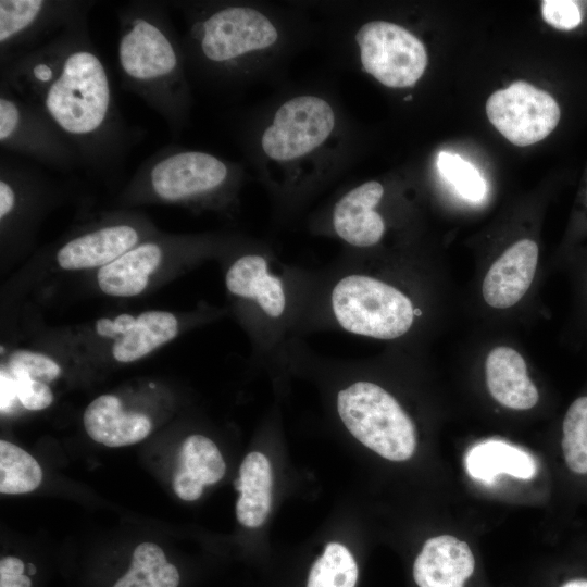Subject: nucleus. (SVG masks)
<instances>
[{"label":"nucleus","instance_id":"nucleus-1","mask_svg":"<svg viewBox=\"0 0 587 587\" xmlns=\"http://www.w3.org/2000/svg\"><path fill=\"white\" fill-rule=\"evenodd\" d=\"M0 80L50 120L73 143L83 168L111 179L142 138L116 104L93 45L88 14L43 47L1 67Z\"/></svg>","mask_w":587,"mask_h":587},{"label":"nucleus","instance_id":"nucleus-2","mask_svg":"<svg viewBox=\"0 0 587 587\" xmlns=\"http://www.w3.org/2000/svg\"><path fill=\"white\" fill-rule=\"evenodd\" d=\"M245 136L249 155L286 208L300 204L323 187L350 149L340 110L319 91L284 97L253 122Z\"/></svg>","mask_w":587,"mask_h":587},{"label":"nucleus","instance_id":"nucleus-3","mask_svg":"<svg viewBox=\"0 0 587 587\" xmlns=\"http://www.w3.org/2000/svg\"><path fill=\"white\" fill-rule=\"evenodd\" d=\"M184 16L187 70L214 83H241L285 53L291 41L283 18L242 1H167Z\"/></svg>","mask_w":587,"mask_h":587},{"label":"nucleus","instance_id":"nucleus-4","mask_svg":"<svg viewBox=\"0 0 587 587\" xmlns=\"http://www.w3.org/2000/svg\"><path fill=\"white\" fill-rule=\"evenodd\" d=\"M167 1L136 0L116 10L121 87L138 96L178 138L188 124L191 88L180 36Z\"/></svg>","mask_w":587,"mask_h":587},{"label":"nucleus","instance_id":"nucleus-5","mask_svg":"<svg viewBox=\"0 0 587 587\" xmlns=\"http://www.w3.org/2000/svg\"><path fill=\"white\" fill-rule=\"evenodd\" d=\"M225 285L251 311L260 355L289 360L290 348L299 339V268L280 264L266 246L253 248L233 260Z\"/></svg>","mask_w":587,"mask_h":587},{"label":"nucleus","instance_id":"nucleus-6","mask_svg":"<svg viewBox=\"0 0 587 587\" xmlns=\"http://www.w3.org/2000/svg\"><path fill=\"white\" fill-rule=\"evenodd\" d=\"M241 164L214 153L167 145L136 170L126 187L132 199L157 200L195 208L230 203L242 184Z\"/></svg>","mask_w":587,"mask_h":587},{"label":"nucleus","instance_id":"nucleus-7","mask_svg":"<svg viewBox=\"0 0 587 587\" xmlns=\"http://www.w3.org/2000/svg\"><path fill=\"white\" fill-rule=\"evenodd\" d=\"M336 410L350 434L390 461L410 459L415 426L397 399L375 382L353 380L336 396Z\"/></svg>","mask_w":587,"mask_h":587},{"label":"nucleus","instance_id":"nucleus-8","mask_svg":"<svg viewBox=\"0 0 587 587\" xmlns=\"http://www.w3.org/2000/svg\"><path fill=\"white\" fill-rule=\"evenodd\" d=\"M350 37L361 71L387 88L414 87L427 68L426 46L399 23L367 20L354 26Z\"/></svg>","mask_w":587,"mask_h":587},{"label":"nucleus","instance_id":"nucleus-9","mask_svg":"<svg viewBox=\"0 0 587 587\" xmlns=\"http://www.w3.org/2000/svg\"><path fill=\"white\" fill-rule=\"evenodd\" d=\"M0 146L55 171L83 168L73 143L41 112L0 80Z\"/></svg>","mask_w":587,"mask_h":587},{"label":"nucleus","instance_id":"nucleus-10","mask_svg":"<svg viewBox=\"0 0 587 587\" xmlns=\"http://www.w3.org/2000/svg\"><path fill=\"white\" fill-rule=\"evenodd\" d=\"M95 4L90 0H1L0 68L53 40Z\"/></svg>","mask_w":587,"mask_h":587},{"label":"nucleus","instance_id":"nucleus-11","mask_svg":"<svg viewBox=\"0 0 587 587\" xmlns=\"http://www.w3.org/2000/svg\"><path fill=\"white\" fill-rule=\"evenodd\" d=\"M486 113L495 128L520 147L545 139L561 116L560 107L551 95L524 80L495 91L486 102Z\"/></svg>","mask_w":587,"mask_h":587},{"label":"nucleus","instance_id":"nucleus-12","mask_svg":"<svg viewBox=\"0 0 587 587\" xmlns=\"http://www.w3.org/2000/svg\"><path fill=\"white\" fill-rule=\"evenodd\" d=\"M385 196L386 188L379 180L352 186L333 202L319 230L344 242L347 250L374 249L387 232L380 211Z\"/></svg>","mask_w":587,"mask_h":587},{"label":"nucleus","instance_id":"nucleus-13","mask_svg":"<svg viewBox=\"0 0 587 587\" xmlns=\"http://www.w3.org/2000/svg\"><path fill=\"white\" fill-rule=\"evenodd\" d=\"M141 233L137 223L128 220L100 223L65 241L58 249L55 260L68 271L102 267L136 247Z\"/></svg>","mask_w":587,"mask_h":587},{"label":"nucleus","instance_id":"nucleus-14","mask_svg":"<svg viewBox=\"0 0 587 587\" xmlns=\"http://www.w3.org/2000/svg\"><path fill=\"white\" fill-rule=\"evenodd\" d=\"M538 264V246L522 239L510 246L486 273L482 294L485 302L495 309L516 304L529 289Z\"/></svg>","mask_w":587,"mask_h":587},{"label":"nucleus","instance_id":"nucleus-15","mask_svg":"<svg viewBox=\"0 0 587 587\" xmlns=\"http://www.w3.org/2000/svg\"><path fill=\"white\" fill-rule=\"evenodd\" d=\"M476 570L470 546L454 536L429 538L413 563L417 587H466Z\"/></svg>","mask_w":587,"mask_h":587},{"label":"nucleus","instance_id":"nucleus-16","mask_svg":"<svg viewBox=\"0 0 587 587\" xmlns=\"http://www.w3.org/2000/svg\"><path fill=\"white\" fill-rule=\"evenodd\" d=\"M84 427L91 439L108 447H123L145 439L152 429L150 419L125 411L113 395L92 400L83 415Z\"/></svg>","mask_w":587,"mask_h":587},{"label":"nucleus","instance_id":"nucleus-17","mask_svg":"<svg viewBox=\"0 0 587 587\" xmlns=\"http://www.w3.org/2000/svg\"><path fill=\"white\" fill-rule=\"evenodd\" d=\"M486 383L500 404L513 410H528L538 402V391L527 375L523 357L513 348L499 346L486 358Z\"/></svg>","mask_w":587,"mask_h":587},{"label":"nucleus","instance_id":"nucleus-18","mask_svg":"<svg viewBox=\"0 0 587 587\" xmlns=\"http://www.w3.org/2000/svg\"><path fill=\"white\" fill-rule=\"evenodd\" d=\"M173 478L175 494L185 501L200 498L205 485L225 474V462L216 445L205 436L191 435L182 444Z\"/></svg>","mask_w":587,"mask_h":587},{"label":"nucleus","instance_id":"nucleus-19","mask_svg":"<svg viewBox=\"0 0 587 587\" xmlns=\"http://www.w3.org/2000/svg\"><path fill=\"white\" fill-rule=\"evenodd\" d=\"M163 259V248L157 241L138 243L98 271L100 289L113 297H134L148 286L150 275Z\"/></svg>","mask_w":587,"mask_h":587},{"label":"nucleus","instance_id":"nucleus-20","mask_svg":"<svg viewBox=\"0 0 587 587\" xmlns=\"http://www.w3.org/2000/svg\"><path fill=\"white\" fill-rule=\"evenodd\" d=\"M272 469L268 459L261 452H250L243 459L235 488L239 491L236 515L247 527L262 525L272 503Z\"/></svg>","mask_w":587,"mask_h":587},{"label":"nucleus","instance_id":"nucleus-21","mask_svg":"<svg viewBox=\"0 0 587 587\" xmlns=\"http://www.w3.org/2000/svg\"><path fill=\"white\" fill-rule=\"evenodd\" d=\"M465 463L471 477L488 484L500 474L529 479L537 469L529 453L497 440H488L473 447L466 455Z\"/></svg>","mask_w":587,"mask_h":587},{"label":"nucleus","instance_id":"nucleus-22","mask_svg":"<svg viewBox=\"0 0 587 587\" xmlns=\"http://www.w3.org/2000/svg\"><path fill=\"white\" fill-rule=\"evenodd\" d=\"M178 320L167 311L150 310L136 316L134 326L115 339L112 354L118 362L137 361L178 334Z\"/></svg>","mask_w":587,"mask_h":587},{"label":"nucleus","instance_id":"nucleus-23","mask_svg":"<svg viewBox=\"0 0 587 587\" xmlns=\"http://www.w3.org/2000/svg\"><path fill=\"white\" fill-rule=\"evenodd\" d=\"M179 574L155 544L142 542L133 553L128 571L113 587H177Z\"/></svg>","mask_w":587,"mask_h":587},{"label":"nucleus","instance_id":"nucleus-24","mask_svg":"<svg viewBox=\"0 0 587 587\" xmlns=\"http://www.w3.org/2000/svg\"><path fill=\"white\" fill-rule=\"evenodd\" d=\"M560 446L567 471L575 477L587 478V394L575 398L567 408Z\"/></svg>","mask_w":587,"mask_h":587},{"label":"nucleus","instance_id":"nucleus-25","mask_svg":"<svg viewBox=\"0 0 587 587\" xmlns=\"http://www.w3.org/2000/svg\"><path fill=\"white\" fill-rule=\"evenodd\" d=\"M42 480L39 463L27 451L7 440L0 441V492L26 494Z\"/></svg>","mask_w":587,"mask_h":587},{"label":"nucleus","instance_id":"nucleus-26","mask_svg":"<svg viewBox=\"0 0 587 587\" xmlns=\"http://www.w3.org/2000/svg\"><path fill=\"white\" fill-rule=\"evenodd\" d=\"M358 566L350 551L338 542H329L314 562L307 587H354Z\"/></svg>","mask_w":587,"mask_h":587},{"label":"nucleus","instance_id":"nucleus-27","mask_svg":"<svg viewBox=\"0 0 587 587\" xmlns=\"http://www.w3.org/2000/svg\"><path fill=\"white\" fill-rule=\"evenodd\" d=\"M440 175L452 184L465 199L478 202L484 199L487 186L478 170L458 154L439 152L436 162Z\"/></svg>","mask_w":587,"mask_h":587},{"label":"nucleus","instance_id":"nucleus-28","mask_svg":"<svg viewBox=\"0 0 587 587\" xmlns=\"http://www.w3.org/2000/svg\"><path fill=\"white\" fill-rule=\"evenodd\" d=\"M11 375H26L41 382H51L61 374L60 365L50 357L30 351L16 350L9 358Z\"/></svg>","mask_w":587,"mask_h":587},{"label":"nucleus","instance_id":"nucleus-29","mask_svg":"<svg viewBox=\"0 0 587 587\" xmlns=\"http://www.w3.org/2000/svg\"><path fill=\"white\" fill-rule=\"evenodd\" d=\"M12 377L14 395L25 409L39 411L52 403L53 394L45 382L26 375H12Z\"/></svg>","mask_w":587,"mask_h":587},{"label":"nucleus","instance_id":"nucleus-30","mask_svg":"<svg viewBox=\"0 0 587 587\" xmlns=\"http://www.w3.org/2000/svg\"><path fill=\"white\" fill-rule=\"evenodd\" d=\"M541 14L548 24L561 30L577 27L583 18L577 2L570 0H545L541 2Z\"/></svg>","mask_w":587,"mask_h":587},{"label":"nucleus","instance_id":"nucleus-31","mask_svg":"<svg viewBox=\"0 0 587 587\" xmlns=\"http://www.w3.org/2000/svg\"><path fill=\"white\" fill-rule=\"evenodd\" d=\"M24 563L16 557H4L0 561V587H32V580L24 575Z\"/></svg>","mask_w":587,"mask_h":587},{"label":"nucleus","instance_id":"nucleus-32","mask_svg":"<svg viewBox=\"0 0 587 587\" xmlns=\"http://www.w3.org/2000/svg\"><path fill=\"white\" fill-rule=\"evenodd\" d=\"M136 316L120 314L114 320L100 319L96 323V330L102 337L118 338L125 335L135 324Z\"/></svg>","mask_w":587,"mask_h":587},{"label":"nucleus","instance_id":"nucleus-33","mask_svg":"<svg viewBox=\"0 0 587 587\" xmlns=\"http://www.w3.org/2000/svg\"><path fill=\"white\" fill-rule=\"evenodd\" d=\"M555 587H587V569H572L563 572Z\"/></svg>","mask_w":587,"mask_h":587},{"label":"nucleus","instance_id":"nucleus-34","mask_svg":"<svg viewBox=\"0 0 587 587\" xmlns=\"http://www.w3.org/2000/svg\"><path fill=\"white\" fill-rule=\"evenodd\" d=\"M28 570H29V574H35L36 573V567L32 563L28 565Z\"/></svg>","mask_w":587,"mask_h":587},{"label":"nucleus","instance_id":"nucleus-35","mask_svg":"<svg viewBox=\"0 0 587 587\" xmlns=\"http://www.w3.org/2000/svg\"><path fill=\"white\" fill-rule=\"evenodd\" d=\"M586 285H587V275H586Z\"/></svg>","mask_w":587,"mask_h":587}]
</instances>
